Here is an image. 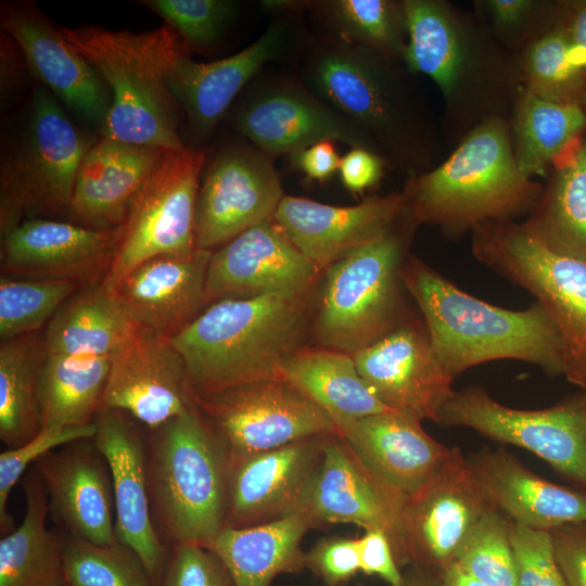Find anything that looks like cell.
<instances>
[{"mask_svg": "<svg viewBox=\"0 0 586 586\" xmlns=\"http://www.w3.org/2000/svg\"><path fill=\"white\" fill-rule=\"evenodd\" d=\"M556 26L566 39L573 63L586 75V0H558Z\"/></svg>", "mask_w": 586, "mask_h": 586, "instance_id": "db71d44e", "label": "cell"}, {"mask_svg": "<svg viewBox=\"0 0 586 586\" xmlns=\"http://www.w3.org/2000/svg\"><path fill=\"white\" fill-rule=\"evenodd\" d=\"M196 408L186 364L170 337L136 326L111 357L101 409L122 411L153 431Z\"/></svg>", "mask_w": 586, "mask_h": 586, "instance_id": "e0dca14e", "label": "cell"}, {"mask_svg": "<svg viewBox=\"0 0 586 586\" xmlns=\"http://www.w3.org/2000/svg\"><path fill=\"white\" fill-rule=\"evenodd\" d=\"M67 586H156L138 555L116 540L99 545L65 534Z\"/></svg>", "mask_w": 586, "mask_h": 586, "instance_id": "60d3db41", "label": "cell"}, {"mask_svg": "<svg viewBox=\"0 0 586 586\" xmlns=\"http://www.w3.org/2000/svg\"><path fill=\"white\" fill-rule=\"evenodd\" d=\"M94 422L93 438L111 470L116 539L138 555L162 586L168 557L152 519L143 438L122 411L101 409Z\"/></svg>", "mask_w": 586, "mask_h": 586, "instance_id": "cb8c5ba5", "label": "cell"}, {"mask_svg": "<svg viewBox=\"0 0 586 586\" xmlns=\"http://www.w3.org/2000/svg\"><path fill=\"white\" fill-rule=\"evenodd\" d=\"M234 120L264 154H294L321 141H342L372 152L370 142L353 123L308 89L291 84L253 94L238 110Z\"/></svg>", "mask_w": 586, "mask_h": 586, "instance_id": "484cf974", "label": "cell"}, {"mask_svg": "<svg viewBox=\"0 0 586 586\" xmlns=\"http://www.w3.org/2000/svg\"><path fill=\"white\" fill-rule=\"evenodd\" d=\"M151 432L145 467L155 530L170 545L208 548L226 526V449L199 408Z\"/></svg>", "mask_w": 586, "mask_h": 586, "instance_id": "52a82bcc", "label": "cell"}, {"mask_svg": "<svg viewBox=\"0 0 586 586\" xmlns=\"http://www.w3.org/2000/svg\"><path fill=\"white\" fill-rule=\"evenodd\" d=\"M404 63L437 86L443 140L453 149L480 125L508 119L523 85L520 56L504 48L473 12L447 0H403Z\"/></svg>", "mask_w": 586, "mask_h": 586, "instance_id": "6da1fadb", "label": "cell"}, {"mask_svg": "<svg viewBox=\"0 0 586 586\" xmlns=\"http://www.w3.org/2000/svg\"><path fill=\"white\" fill-rule=\"evenodd\" d=\"M186 42L194 48L211 46L238 14L237 3L228 0H144Z\"/></svg>", "mask_w": 586, "mask_h": 586, "instance_id": "bcb514c9", "label": "cell"}, {"mask_svg": "<svg viewBox=\"0 0 586 586\" xmlns=\"http://www.w3.org/2000/svg\"><path fill=\"white\" fill-rule=\"evenodd\" d=\"M403 281L425 323L432 347L455 379L489 361L512 359L565 375L561 335L539 302L512 310L480 300L422 260L410 257Z\"/></svg>", "mask_w": 586, "mask_h": 586, "instance_id": "3957f363", "label": "cell"}, {"mask_svg": "<svg viewBox=\"0 0 586 586\" xmlns=\"http://www.w3.org/2000/svg\"><path fill=\"white\" fill-rule=\"evenodd\" d=\"M305 333L301 302L276 295L211 304L170 337L186 364L194 395L282 380L285 361Z\"/></svg>", "mask_w": 586, "mask_h": 586, "instance_id": "8992f818", "label": "cell"}, {"mask_svg": "<svg viewBox=\"0 0 586 586\" xmlns=\"http://www.w3.org/2000/svg\"><path fill=\"white\" fill-rule=\"evenodd\" d=\"M286 39L285 23L276 22L255 42L231 56L199 63L187 54L175 63L167 86L194 138H204L216 127L243 87L267 62L279 56Z\"/></svg>", "mask_w": 586, "mask_h": 586, "instance_id": "f546056e", "label": "cell"}, {"mask_svg": "<svg viewBox=\"0 0 586 586\" xmlns=\"http://www.w3.org/2000/svg\"><path fill=\"white\" fill-rule=\"evenodd\" d=\"M489 507L468 458L459 447H451L432 479L403 506L399 566L420 564L442 571L456 560Z\"/></svg>", "mask_w": 586, "mask_h": 586, "instance_id": "5bb4252c", "label": "cell"}, {"mask_svg": "<svg viewBox=\"0 0 586 586\" xmlns=\"http://www.w3.org/2000/svg\"><path fill=\"white\" fill-rule=\"evenodd\" d=\"M352 356L360 377L390 410L420 421L437 422L456 392L455 379L435 355L423 319L408 318Z\"/></svg>", "mask_w": 586, "mask_h": 586, "instance_id": "2e32d148", "label": "cell"}, {"mask_svg": "<svg viewBox=\"0 0 586 586\" xmlns=\"http://www.w3.org/2000/svg\"><path fill=\"white\" fill-rule=\"evenodd\" d=\"M110 367L107 357L46 353L38 387L40 430L92 423L102 407Z\"/></svg>", "mask_w": 586, "mask_h": 586, "instance_id": "74e56055", "label": "cell"}, {"mask_svg": "<svg viewBox=\"0 0 586 586\" xmlns=\"http://www.w3.org/2000/svg\"><path fill=\"white\" fill-rule=\"evenodd\" d=\"M119 227L100 230L54 219H28L2 235V268L10 278L71 280L90 277L113 258Z\"/></svg>", "mask_w": 586, "mask_h": 586, "instance_id": "4316f807", "label": "cell"}, {"mask_svg": "<svg viewBox=\"0 0 586 586\" xmlns=\"http://www.w3.org/2000/svg\"><path fill=\"white\" fill-rule=\"evenodd\" d=\"M229 463L295 441L335 432L331 416L284 380L194 395Z\"/></svg>", "mask_w": 586, "mask_h": 586, "instance_id": "4fadbf2b", "label": "cell"}, {"mask_svg": "<svg viewBox=\"0 0 586 586\" xmlns=\"http://www.w3.org/2000/svg\"><path fill=\"white\" fill-rule=\"evenodd\" d=\"M203 151H166L135 195L101 280L110 292L142 263L195 252L194 213Z\"/></svg>", "mask_w": 586, "mask_h": 586, "instance_id": "8fae6325", "label": "cell"}, {"mask_svg": "<svg viewBox=\"0 0 586 586\" xmlns=\"http://www.w3.org/2000/svg\"><path fill=\"white\" fill-rule=\"evenodd\" d=\"M357 544L360 571L364 574L379 576L391 586L400 584L403 572L385 534L367 530L357 538Z\"/></svg>", "mask_w": 586, "mask_h": 586, "instance_id": "f5cc1de1", "label": "cell"}, {"mask_svg": "<svg viewBox=\"0 0 586 586\" xmlns=\"http://www.w3.org/2000/svg\"><path fill=\"white\" fill-rule=\"evenodd\" d=\"M66 41L101 75L112 104L102 137L128 144L182 150L180 107L167 77L189 47L167 24L144 31L109 30L94 25H58Z\"/></svg>", "mask_w": 586, "mask_h": 586, "instance_id": "5b68a950", "label": "cell"}, {"mask_svg": "<svg viewBox=\"0 0 586 586\" xmlns=\"http://www.w3.org/2000/svg\"><path fill=\"white\" fill-rule=\"evenodd\" d=\"M46 348L36 332L1 342L0 438L7 449L40 431L38 387Z\"/></svg>", "mask_w": 586, "mask_h": 586, "instance_id": "f35d334b", "label": "cell"}, {"mask_svg": "<svg viewBox=\"0 0 586 586\" xmlns=\"http://www.w3.org/2000/svg\"><path fill=\"white\" fill-rule=\"evenodd\" d=\"M404 191L371 196L354 206H332L284 195L273 220L319 270L386 235L406 211Z\"/></svg>", "mask_w": 586, "mask_h": 586, "instance_id": "7402d4cb", "label": "cell"}, {"mask_svg": "<svg viewBox=\"0 0 586 586\" xmlns=\"http://www.w3.org/2000/svg\"><path fill=\"white\" fill-rule=\"evenodd\" d=\"M71 280L0 279V340L35 333L78 291Z\"/></svg>", "mask_w": 586, "mask_h": 586, "instance_id": "b9f144b4", "label": "cell"}, {"mask_svg": "<svg viewBox=\"0 0 586 586\" xmlns=\"http://www.w3.org/2000/svg\"><path fill=\"white\" fill-rule=\"evenodd\" d=\"M315 527L298 511L257 525L225 527L208 548L225 563L234 586H270L276 576L306 568L302 542Z\"/></svg>", "mask_w": 586, "mask_h": 586, "instance_id": "1f68e13d", "label": "cell"}, {"mask_svg": "<svg viewBox=\"0 0 586 586\" xmlns=\"http://www.w3.org/2000/svg\"><path fill=\"white\" fill-rule=\"evenodd\" d=\"M305 566L328 586H344L360 571L357 538L333 536L305 552Z\"/></svg>", "mask_w": 586, "mask_h": 586, "instance_id": "f907efd6", "label": "cell"}, {"mask_svg": "<svg viewBox=\"0 0 586 586\" xmlns=\"http://www.w3.org/2000/svg\"><path fill=\"white\" fill-rule=\"evenodd\" d=\"M471 251L544 306L562 339L565 379L586 390V263L551 251L524 221L514 220L476 226Z\"/></svg>", "mask_w": 586, "mask_h": 586, "instance_id": "9c48e42d", "label": "cell"}, {"mask_svg": "<svg viewBox=\"0 0 586 586\" xmlns=\"http://www.w3.org/2000/svg\"><path fill=\"white\" fill-rule=\"evenodd\" d=\"M444 586H488L463 570L457 562H451L442 571Z\"/></svg>", "mask_w": 586, "mask_h": 586, "instance_id": "91938a15", "label": "cell"}, {"mask_svg": "<svg viewBox=\"0 0 586 586\" xmlns=\"http://www.w3.org/2000/svg\"><path fill=\"white\" fill-rule=\"evenodd\" d=\"M520 60L526 90L552 102L579 104L586 75L573 63L566 39L556 25Z\"/></svg>", "mask_w": 586, "mask_h": 586, "instance_id": "7bdbcfd3", "label": "cell"}, {"mask_svg": "<svg viewBox=\"0 0 586 586\" xmlns=\"http://www.w3.org/2000/svg\"><path fill=\"white\" fill-rule=\"evenodd\" d=\"M283 196L266 154L243 145L220 151L200 181L194 213L196 249L213 251L245 230L273 220Z\"/></svg>", "mask_w": 586, "mask_h": 586, "instance_id": "9a60e30c", "label": "cell"}, {"mask_svg": "<svg viewBox=\"0 0 586 586\" xmlns=\"http://www.w3.org/2000/svg\"><path fill=\"white\" fill-rule=\"evenodd\" d=\"M327 435L230 462L225 527L257 525L298 512L322 460Z\"/></svg>", "mask_w": 586, "mask_h": 586, "instance_id": "603a6c76", "label": "cell"}, {"mask_svg": "<svg viewBox=\"0 0 586 586\" xmlns=\"http://www.w3.org/2000/svg\"><path fill=\"white\" fill-rule=\"evenodd\" d=\"M25 515L0 539V586H67L64 540L48 528V498L36 469L23 477Z\"/></svg>", "mask_w": 586, "mask_h": 586, "instance_id": "836d02e7", "label": "cell"}, {"mask_svg": "<svg viewBox=\"0 0 586 586\" xmlns=\"http://www.w3.org/2000/svg\"><path fill=\"white\" fill-rule=\"evenodd\" d=\"M319 271L275 220L265 221L212 253L204 305L262 295L301 302Z\"/></svg>", "mask_w": 586, "mask_h": 586, "instance_id": "ac0fdd59", "label": "cell"}, {"mask_svg": "<svg viewBox=\"0 0 586 586\" xmlns=\"http://www.w3.org/2000/svg\"><path fill=\"white\" fill-rule=\"evenodd\" d=\"M93 437L47 453L34 468L47 494L49 514L65 534L99 545L113 544L117 539L111 470Z\"/></svg>", "mask_w": 586, "mask_h": 586, "instance_id": "44dd1931", "label": "cell"}, {"mask_svg": "<svg viewBox=\"0 0 586 586\" xmlns=\"http://www.w3.org/2000/svg\"><path fill=\"white\" fill-rule=\"evenodd\" d=\"M162 586H234L220 558L198 544L171 545Z\"/></svg>", "mask_w": 586, "mask_h": 586, "instance_id": "681fc988", "label": "cell"}, {"mask_svg": "<svg viewBox=\"0 0 586 586\" xmlns=\"http://www.w3.org/2000/svg\"><path fill=\"white\" fill-rule=\"evenodd\" d=\"M136 324L114 294L92 283L67 298L49 321L47 354L111 358Z\"/></svg>", "mask_w": 586, "mask_h": 586, "instance_id": "e575fe53", "label": "cell"}, {"mask_svg": "<svg viewBox=\"0 0 586 586\" xmlns=\"http://www.w3.org/2000/svg\"><path fill=\"white\" fill-rule=\"evenodd\" d=\"M417 227L406 209L386 235L327 269L315 324L322 345L353 355L408 319L403 308V266Z\"/></svg>", "mask_w": 586, "mask_h": 586, "instance_id": "ba28073f", "label": "cell"}, {"mask_svg": "<svg viewBox=\"0 0 586 586\" xmlns=\"http://www.w3.org/2000/svg\"><path fill=\"white\" fill-rule=\"evenodd\" d=\"M488 504L511 522L539 531L586 522V492L552 483L505 448H484L468 458Z\"/></svg>", "mask_w": 586, "mask_h": 586, "instance_id": "f1b7e54d", "label": "cell"}, {"mask_svg": "<svg viewBox=\"0 0 586 586\" xmlns=\"http://www.w3.org/2000/svg\"><path fill=\"white\" fill-rule=\"evenodd\" d=\"M281 378L333 419H358L390 409L360 377L351 354L303 349L284 364Z\"/></svg>", "mask_w": 586, "mask_h": 586, "instance_id": "d590c367", "label": "cell"}, {"mask_svg": "<svg viewBox=\"0 0 586 586\" xmlns=\"http://www.w3.org/2000/svg\"><path fill=\"white\" fill-rule=\"evenodd\" d=\"M212 253L198 249L190 255L149 259L130 271L112 294L137 327L173 337L204 306Z\"/></svg>", "mask_w": 586, "mask_h": 586, "instance_id": "83f0119b", "label": "cell"}, {"mask_svg": "<svg viewBox=\"0 0 586 586\" xmlns=\"http://www.w3.org/2000/svg\"><path fill=\"white\" fill-rule=\"evenodd\" d=\"M549 533L568 586H586V522L565 524Z\"/></svg>", "mask_w": 586, "mask_h": 586, "instance_id": "816d5d0a", "label": "cell"}, {"mask_svg": "<svg viewBox=\"0 0 586 586\" xmlns=\"http://www.w3.org/2000/svg\"><path fill=\"white\" fill-rule=\"evenodd\" d=\"M385 165L374 153L353 148L341 158L339 171L346 189L360 193L374 186L382 177Z\"/></svg>", "mask_w": 586, "mask_h": 586, "instance_id": "11a10c76", "label": "cell"}, {"mask_svg": "<svg viewBox=\"0 0 586 586\" xmlns=\"http://www.w3.org/2000/svg\"><path fill=\"white\" fill-rule=\"evenodd\" d=\"M27 64L20 47L7 33L1 39V90H8L10 87L17 84L23 66Z\"/></svg>", "mask_w": 586, "mask_h": 586, "instance_id": "6f0895ef", "label": "cell"}, {"mask_svg": "<svg viewBox=\"0 0 586 586\" xmlns=\"http://www.w3.org/2000/svg\"><path fill=\"white\" fill-rule=\"evenodd\" d=\"M333 422L336 434L404 504L432 479L451 451L424 431L422 421L393 410Z\"/></svg>", "mask_w": 586, "mask_h": 586, "instance_id": "d4e9b609", "label": "cell"}, {"mask_svg": "<svg viewBox=\"0 0 586 586\" xmlns=\"http://www.w3.org/2000/svg\"><path fill=\"white\" fill-rule=\"evenodd\" d=\"M322 7L339 39L404 62L408 28L403 0H332Z\"/></svg>", "mask_w": 586, "mask_h": 586, "instance_id": "ab89813d", "label": "cell"}, {"mask_svg": "<svg viewBox=\"0 0 586 586\" xmlns=\"http://www.w3.org/2000/svg\"><path fill=\"white\" fill-rule=\"evenodd\" d=\"M398 586H444L441 571L420 564H410L403 572Z\"/></svg>", "mask_w": 586, "mask_h": 586, "instance_id": "680465c9", "label": "cell"}, {"mask_svg": "<svg viewBox=\"0 0 586 586\" xmlns=\"http://www.w3.org/2000/svg\"><path fill=\"white\" fill-rule=\"evenodd\" d=\"M542 190L518 167L502 118L476 127L442 163L409 176L403 189L415 224L436 227L450 241L483 222L528 215Z\"/></svg>", "mask_w": 586, "mask_h": 586, "instance_id": "277c9868", "label": "cell"}, {"mask_svg": "<svg viewBox=\"0 0 586 586\" xmlns=\"http://www.w3.org/2000/svg\"><path fill=\"white\" fill-rule=\"evenodd\" d=\"M436 423L468 428L524 448L586 491V390L549 408L523 410L502 405L482 386L471 385L455 392Z\"/></svg>", "mask_w": 586, "mask_h": 586, "instance_id": "7c38bea8", "label": "cell"}, {"mask_svg": "<svg viewBox=\"0 0 586 586\" xmlns=\"http://www.w3.org/2000/svg\"><path fill=\"white\" fill-rule=\"evenodd\" d=\"M403 506L404 500L365 467L336 432L326 436L322 460L300 509L316 527L348 523L380 531L399 565Z\"/></svg>", "mask_w": 586, "mask_h": 586, "instance_id": "ffe728a7", "label": "cell"}, {"mask_svg": "<svg viewBox=\"0 0 586 586\" xmlns=\"http://www.w3.org/2000/svg\"><path fill=\"white\" fill-rule=\"evenodd\" d=\"M166 150L128 144L106 137L85 154L75 180L68 216L74 224L116 229Z\"/></svg>", "mask_w": 586, "mask_h": 586, "instance_id": "4dcf8cb0", "label": "cell"}, {"mask_svg": "<svg viewBox=\"0 0 586 586\" xmlns=\"http://www.w3.org/2000/svg\"><path fill=\"white\" fill-rule=\"evenodd\" d=\"M579 104L584 109V111L586 112V89L581 98V101H579Z\"/></svg>", "mask_w": 586, "mask_h": 586, "instance_id": "94428289", "label": "cell"}, {"mask_svg": "<svg viewBox=\"0 0 586 586\" xmlns=\"http://www.w3.org/2000/svg\"><path fill=\"white\" fill-rule=\"evenodd\" d=\"M61 102L36 85L22 139L1 163V234L28 219L68 215L79 165L92 145Z\"/></svg>", "mask_w": 586, "mask_h": 586, "instance_id": "30bf717a", "label": "cell"}, {"mask_svg": "<svg viewBox=\"0 0 586 586\" xmlns=\"http://www.w3.org/2000/svg\"><path fill=\"white\" fill-rule=\"evenodd\" d=\"M305 76L308 90L353 123L385 167L409 177L436 166L441 127L403 61L337 39L318 48Z\"/></svg>", "mask_w": 586, "mask_h": 586, "instance_id": "7a4b0ae2", "label": "cell"}, {"mask_svg": "<svg viewBox=\"0 0 586 586\" xmlns=\"http://www.w3.org/2000/svg\"><path fill=\"white\" fill-rule=\"evenodd\" d=\"M473 12L498 42L520 56L556 25L558 0H474Z\"/></svg>", "mask_w": 586, "mask_h": 586, "instance_id": "f6af8a7d", "label": "cell"}, {"mask_svg": "<svg viewBox=\"0 0 586 586\" xmlns=\"http://www.w3.org/2000/svg\"><path fill=\"white\" fill-rule=\"evenodd\" d=\"M455 562L488 586H518L509 519L489 507L469 535Z\"/></svg>", "mask_w": 586, "mask_h": 586, "instance_id": "ee69618b", "label": "cell"}, {"mask_svg": "<svg viewBox=\"0 0 586 586\" xmlns=\"http://www.w3.org/2000/svg\"><path fill=\"white\" fill-rule=\"evenodd\" d=\"M97 425L92 423L79 426L41 429L31 440L9 448L0 454V530L1 536L13 527V517L8 512V501L12 488L24 476L23 474L47 453L81 438L93 437Z\"/></svg>", "mask_w": 586, "mask_h": 586, "instance_id": "7dc6e473", "label": "cell"}, {"mask_svg": "<svg viewBox=\"0 0 586 586\" xmlns=\"http://www.w3.org/2000/svg\"><path fill=\"white\" fill-rule=\"evenodd\" d=\"M509 126L520 170L545 178L553 161L586 130V112L578 103L552 102L523 88Z\"/></svg>", "mask_w": 586, "mask_h": 586, "instance_id": "8d00e7d4", "label": "cell"}, {"mask_svg": "<svg viewBox=\"0 0 586 586\" xmlns=\"http://www.w3.org/2000/svg\"><path fill=\"white\" fill-rule=\"evenodd\" d=\"M292 155L294 165L315 180L329 178L341 163L332 141L318 142Z\"/></svg>", "mask_w": 586, "mask_h": 586, "instance_id": "9f6ffc18", "label": "cell"}, {"mask_svg": "<svg viewBox=\"0 0 586 586\" xmlns=\"http://www.w3.org/2000/svg\"><path fill=\"white\" fill-rule=\"evenodd\" d=\"M524 222L551 251L586 263V130L553 161Z\"/></svg>", "mask_w": 586, "mask_h": 586, "instance_id": "d6a6232c", "label": "cell"}, {"mask_svg": "<svg viewBox=\"0 0 586 586\" xmlns=\"http://www.w3.org/2000/svg\"><path fill=\"white\" fill-rule=\"evenodd\" d=\"M1 26L23 52L29 72L63 106L100 126L112 104L101 75L33 2L3 3Z\"/></svg>", "mask_w": 586, "mask_h": 586, "instance_id": "d6986e66", "label": "cell"}, {"mask_svg": "<svg viewBox=\"0 0 586 586\" xmlns=\"http://www.w3.org/2000/svg\"><path fill=\"white\" fill-rule=\"evenodd\" d=\"M510 537L518 586H568L555 557L548 531L530 528L510 521Z\"/></svg>", "mask_w": 586, "mask_h": 586, "instance_id": "c3c4849f", "label": "cell"}]
</instances>
